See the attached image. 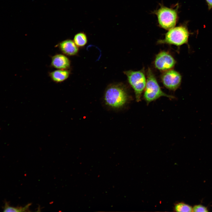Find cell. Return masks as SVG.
<instances>
[{
	"label": "cell",
	"mask_w": 212,
	"mask_h": 212,
	"mask_svg": "<svg viewBox=\"0 0 212 212\" xmlns=\"http://www.w3.org/2000/svg\"><path fill=\"white\" fill-rule=\"evenodd\" d=\"M59 47L61 51L64 54L69 56H74L78 52L79 48L74 41L69 39L60 42Z\"/></svg>",
	"instance_id": "9c48e42d"
},
{
	"label": "cell",
	"mask_w": 212,
	"mask_h": 212,
	"mask_svg": "<svg viewBox=\"0 0 212 212\" xmlns=\"http://www.w3.org/2000/svg\"><path fill=\"white\" fill-rule=\"evenodd\" d=\"M209 9H210L212 8V0H206Z\"/></svg>",
	"instance_id": "9a60e30c"
},
{
	"label": "cell",
	"mask_w": 212,
	"mask_h": 212,
	"mask_svg": "<svg viewBox=\"0 0 212 212\" xmlns=\"http://www.w3.org/2000/svg\"><path fill=\"white\" fill-rule=\"evenodd\" d=\"M124 73L127 77L128 82L133 89L137 102L140 101L142 94L144 90L146 79L144 70L125 71Z\"/></svg>",
	"instance_id": "5b68a950"
},
{
	"label": "cell",
	"mask_w": 212,
	"mask_h": 212,
	"mask_svg": "<svg viewBox=\"0 0 212 212\" xmlns=\"http://www.w3.org/2000/svg\"><path fill=\"white\" fill-rule=\"evenodd\" d=\"M73 41L78 47H83L87 43V37L84 33L80 32L74 36Z\"/></svg>",
	"instance_id": "8fae6325"
},
{
	"label": "cell",
	"mask_w": 212,
	"mask_h": 212,
	"mask_svg": "<svg viewBox=\"0 0 212 212\" xmlns=\"http://www.w3.org/2000/svg\"><path fill=\"white\" fill-rule=\"evenodd\" d=\"M162 97L173 99L174 96L164 92L161 89L151 69L148 68L147 72V79L143 95L147 104Z\"/></svg>",
	"instance_id": "7a4b0ae2"
},
{
	"label": "cell",
	"mask_w": 212,
	"mask_h": 212,
	"mask_svg": "<svg viewBox=\"0 0 212 212\" xmlns=\"http://www.w3.org/2000/svg\"><path fill=\"white\" fill-rule=\"evenodd\" d=\"M70 74V72L67 69H58L50 72L49 76L54 82H61L67 80Z\"/></svg>",
	"instance_id": "30bf717a"
},
{
	"label": "cell",
	"mask_w": 212,
	"mask_h": 212,
	"mask_svg": "<svg viewBox=\"0 0 212 212\" xmlns=\"http://www.w3.org/2000/svg\"><path fill=\"white\" fill-rule=\"evenodd\" d=\"M161 79L163 85L168 89L172 91L176 90L181 83V75L172 69L164 71Z\"/></svg>",
	"instance_id": "8992f818"
},
{
	"label": "cell",
	"mask_w": 212,
	"mask_h": 212,
	"mask_svg": "<svg viewBox=\"0 0 212 212\" xmlns=\"http://www.w3.org/2000/svg\"><path fill=\"white\" fill-rule=\"evenodd\" d=\"M178 8H169L161 5L160 8L154 11L160 27L169 30L175 26L178 18Z\"/></svg>",
	"instance_id": "277c9868"
},
{
	"label": "cell",
	"mask_w": 212,
	"mask_h": 212,
	"mask_svg": "<svg viewBox=\"0 0 212 212\" xmlns=\"http://www.w3.org/2000/svg\"><path fill=\"white\" fill-rule=\"evenodd\" d=\"M175 63L173 57L168 52L163 51L157 55L154 61L155 68L163 72L171 69Z\"/></svg>",
	"instance_id": "52a82bcc"
},
{
	"label": "cell",
	"mask_w": 212,
	"mask_h": 212,
	"mask_svg": "<svg viewBox=\"0 0 212 212\" xmlns=\"http://www.w3.org/2000/svg\"><path fill=\"white\" fill-rule=\"evenodd\" d=\"M189 33L186 25L174 27L168 30L165 38L158 40V44H166L180 46L188 42Z\"/></svg>",
	"instance_id": "3957f363"
},
{
	"label": "cell",
	"mask_w": 212,
	"mask_h": 212,
	"mask_svg": "<svg viewBox=\"0 0 212 212\" xmlns=\"http://www.w3.org/2000/svg\"><path fill=\"white\" fill-rule=\"evenodd\" d=\"M128 95L124 86L120 84L111 85L107 89L104 100L106 105L114 108L122 107L126 102Z\"/></svg>",
	"instance_id": "6da1fadb"
},
{
	"label": "cell",
	"mask_w": 212,
	"mask_h": 212,
	"mask_svg": "<svg viewBox=\"0 0 212 212\" xmlns=\"http://www.w3.org/2000/svg\"><path fill=\"white\" fill-rule=\"evenodd\" d=\"M31 203H29L23 207H14L11 206L6 202L3 208L4 212H24L27 211Z\"/></svg>",
	"instance_id": "7c38bea8"
},
{
	"label": "cell",
	"mask_w": 212,
	"mask_h": 212,
	"mask_svg": "<svg viewBox=\"0 0 212 212\" xmlns=\"http://www.w3.org/2000/svg\"><path fill=\"white\" fill-rule=\"evenodd\" d=\"M175 210L177 212L193 211V209L190 206L183 203L177 204L175 206Z\"/></svg>",
	"instance_id": "4fadbf2b"
},
{
	"label": "cell",
	"mask_w": 212,
	"mask_h": 212,
	"mask_svg": "<svg viewBox=\"0 0 212 212\" xmlns=\"http://www.w3.org/2000/svg\"><path fill=\"white\" fill-rule=\"evenodd\" d=\"M70 65L69 59L63 54H56L52 58L51 65L57 69H67L70 67Z\"/></svg>",
	"instance_id": "ba28073f"
},
{
	"label": "cell",
	"mask_w": 212,
	"mask_h": 212,
	"mask_svg": "<svg viewBox=\"0 0 212 212\" xmlns=\"http://www.w3.org/2000/svg\"><path fill=\"white\" fill-rule=\"evenodd\" d=\"M193 212H208L207 208L201 205L195 206L193 208Z\"/></svg>",
	"instance_id": "5bb4252c"
}]
</instances>
